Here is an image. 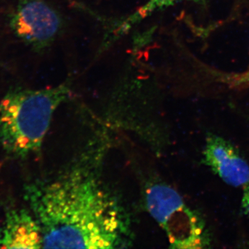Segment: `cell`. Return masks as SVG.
Instances as JSON below:
<instances>
[{
	"instance_id": "6da1fadb",
	"label": "cell",
	"mask_w": 249,
	"mask_h": 249,
	"mask_svg": "<svg viewBox=\"0 0 249 249\" xmlns=\"http://www.w3.org/2000/svg\"><path fill=\"white\" fill-rule=\"evenodd\" d=\"M24 198L40 226L42 248L126 247L127 213L88 162L52 181L27 185Z\"/></svg>"
},
{
	"instance_id": "7a4b0ae2",
	"label": "cell",
	"mask_w": 249,
	"mask_h": 249,
	"mask_svg": "<svg viewBox=\"0 0 249 249\" xmlns=\"http://www.w3.org/2000/svg\"><path fill=\"white\" fill-rule=\"evenodd\" d=\"M72 78L40 89L15 88L0 101V142L13 157L40 150L53 114L72 93Z\"/></svg>"
},
{
	"instance_id": "3957f363",
	"label": "cell",
	"mask_w": 249,
	"mask_h": 249,
	"mask_svg": "<svg viewBox=\"0 0 249 249\" xmlns=\"http://www.w3.org/2000/svg\"><path fill=\"white\" fill-rule=\"evenodd\" d=\"M145 199L147 210L166 232L171 247L209 248L211 237L206 223L176 190L165 183H155L147 188Z\"/></svg>"
},
{
	"instance_id": "277c9868",
	"label": "cell",
	"mask_w": 249,
	"mask_h": 249,
	"mask_svg": "<svg viewBox=\"0 0 249 249\" xmlns=\"http://www.w3.org/2000/svg\"><path fill=\"white\" fill-rule=\"evenodd\" d=\"M10 26L24 43L40 52L50 47L62 35L66 21L48 0H19Z\"/></svg>"
},
{
	"instance_id": "5b68a950",
	"label": "cell",
	"mask_w": 249,
	"mask_h": 249,
	"mask_svg": "<svg viewBox=\"0 0 249 249\" xmlns=\"http://www.w3.org/2000/svg\"><path fill=\"white\" fill-rule=\"evenodd\" d=\"M202 163L229 186L244 188L249 183V165L227 139L217 134L206 136Z\"/></svg>"
},
{
	"instance_id": "8992f818",
	"label": "cell",
	"mask_w": 249,
	"mask_h": 249,
	"mask_svg": "<svg viewBox=\"0 0 249 249\" xmlns=\"http://www.w3.org/2000/svg\"><path fill=\"white\" fill-rule=\"evenodd\" d=\"M42 248V232L32 213L23 208L8 210L0 235V249Z\"/></svg>"
},
{
	"instance_id": "52a82bcc",
	"label": "cell",
	"mask_w": 249,
	"mask_h": 249,
	"mask_svg": "<svg viewBox=\"0 0 249 249\" xmlns=\"http://www.w3.org/2000/svg\"><path fill=\"white\" fill-rule=\"evenodd\" d=\"M183 1H200L201 0H148L133 13L128 15L127 17L119 19L114 24L111 34H109V35H111V40H114L115 38L127 34L136 24L150 17L157 11L167 9Z\"/></svg>"
},
{
	"instance_id": "ba28073f",
	"label": "cell",
	"mask_w": 249,
	"mask_h": 249,
	"mask_svg": "<svg viewBox=\"0 0 249 249\" xmlns=\"http://www.w3.org/2000/svg\"><path fill=\"white\" fill-rule=\"evenodd\" d=\"M242 199V208L246 215L249 217V183L244 187Z\"/></svg>"
},
{
	"instance_id": "9c48e42d",
	"label": "cell",
	"mask_w": 249,
	"mask_h": 249,
	"mask_svg": "<svg viewBox=\"0 0 249 249\" xmlns=\"http://www.w3.org/2000/svg\"><path fill=\"white\" fill-rule=\"evenodd\" d=\"M232 83L236 85H244L249 84V68L247 71L238 76L233 78Z\"/></svg>"
},
{
	"instance_id": "30bf717a",
	"label": "cell",
	"mask_w": 249,
	"mask_h": 249,
	"mask_svg": "<svg viewBox=\"0 0 249 249\" xmlns=\"http://www.w3.org/2000/svg\"><path fill=\"white\" fill-rule=\"evenodd\" d=\"M1 163H0V170H1Z\"/></svg>"
}]
</instances>
